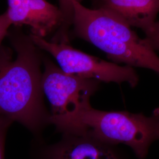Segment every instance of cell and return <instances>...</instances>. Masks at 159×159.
I'll return each instance as SVG.
<instances>
[{
    "mask_svg": "<svg viewBox=\"0 0 159 159\" xmlns=\"http://www.w3.org/2000/svg\"><path fill=\"white\" fill-rule=\"evenodd\" d=\"M16 52L0 47V116L17 121L39 138L51 124L41 87L43 54L30 39L17 30L7 35Z\"/></svg>",
    "mask_w": 159,
    "mask_h": 159,
    "instance_id": "6da1fadb",
    "label": "cell"
},
{
    "mask_svg": "<svg viewBox=\"0 0 159 159\" xmlns=\"http://www.w3.org/2000/svg\"><path fill=\"white\" fill-rule=\"evenodd\" d=\"M51 123L60 133L85 134L112 145L125 144L139 159L146 158L151 145L159 140V107L148 116L102 111L90 104L73 113L51 116Z\"/></svg>",
    "mask_w": 159,
    "mask_h": 159,
    "instance_id": "7a4b0ae2",
    "label": "cell"
},
{
    "mask_svg": "<svg viewBox=\"0 0 159 159\" xmlns=\"http://www.w3.org/2000/svg\"><path fill=\"white\" fill-rule=\"evenodd\" d=\"M75 35L106 54L113 63L146 68L159 74V56L132 27L113 12L73 2Z\"/></svg>",
    "mask_w": 159,
    "mask_h": 159,
    "instance_id": "3957f363",
    "label": "cell"
},
{
    "mask_svg": "<svg viewBox=\"0 0 159 159\" xmlns=\"http://www.w3.org/2000/svg\"><path fill=\"white\" fill-rule=\"evenodd\" d=\"M29 35L34 44L54 57L60 68L67 74L100 82L127 83L131 87L139 83V75L133 67L104 60L77 50L67 43H54Z\"/></svg>",
    "mask_w": 159,
    "mask_h": 159,
    "instance_id": "277c9868",
    "label": "cell"
},
{
    "mask_svg": "<svg viewBox=\"0 0 159 159\" xmlns=\"http://www.w3.org/2000/svg\"><path fill=\"white\" fill-rule=\"evenodd\" d=\"M41 87L50 103L51 116L73 113L90 105V98L99 89L100 81L67 74L43 55Z\"/></svg>",
    "mask_w": 159,
    "mask_h": 159,
    "instance_id": "5b68a950",
    "label": "cell"
},
{
    "mask_svg": "<svg viewBox=\"0 0 159 159\" xmlns=\"http://www.w3.org/2000/svg\"><path fill=\"white\" fill-rule=\"evenodd\" d=\"M48 144L43 137H34L29 159H125L117 148L85 134L63 133Z\"/></svg>",
    "mask_w": 159,
    "mask_h": 159,
    "instance_id": "8992f818",
    "label": "cell"
},
{
    "mask_svg": "<svg viewBox=\"0 0 159 159\" xmlns=\"http://www.w3.org/2000/svg\"><path fill=\"white\" fill-rule=\"evenodd\" d=\"M6 11L11 25L29 26L31 35L41 38L57 31L62 23L60 8L47 0H7Z\"/></svg>",
    "mask_w": 159,
    "mask_h": 159,
    "instance_id": "52a82bcc",
    "label": "cell"
},
{
    "mask_svg": "<svg viewBox=\"0 0 159 159\" xmlns=\"http://www.w3.org/2000/svg\"><path fill=\"white\" fill-rule=\"evenodd\" d=\"M96 8L113 12L131 27L146 33L156 22L159 0H96Z\"/></svg>",
    "mask_w": 159,
    "mask_h": 159,
    "instance_id": "ba28073f",
    "label": "cell"
},
{
    "mask_svg": "<svg viewBox=\"0 0 159 159\" xmlns=\"http://www.w3.org/2000/svg\"><path fill=\"white\" fill-rule=\"evenodd\" d=\"M83 0H58L60 11L62 14V23L57 29L53 38L50 41L54 43H64L69 44L68 32L72 25L74 8L73 2L76 1L81 3Z\"/></svg>",
    "mask_w": 159,
    "mask_h": 159,
    "instance_id": "9c48e42d",
    "label": "cell"
},
{
    "mask_svg": "<svg viewBox=\"0 0 159 159\" xmlns=\"http://www.w3.org/2000/svg\"><path fill=\"white\" fill-rule=\"evenodd\" d=\"M144 34V39L148 45L154 51H159V21L154 23L151 29Z\"/></svg>",
    "mask_w": 159,
    "mask_h": 159,
    "instance_id": "30bf717a",
    "label": "cell"
},
{
    "mask_svg": "<svg viewBox=\"0 0 159 159\" xmlns=\"http://www.w3.org/2000/svg\"><path fill=\"white\" fill-rule=\"evenodd\" d=\"M13 121L9 119L0 116V159H4V148L8 129Z\"/></svg>",
    "mask_w": 159,
    "mask_h": 159,
    "instance_id": "8fae6325",
    "label": "cell"
},
{
    "mask_svg": "<svg viewBox=\"0 0 159 159\" xmlns=\"http://www.w3.org/2000/svg\"><path fill=\"white\" fill-rule=\"evenodd\" d=\"M11 25V23L7 12L0 15V47L2 41L7 36Z\"/></svg>",
    "mask_w": 159,
    "mask_h": 159,
    "instance_id": "7c38bea8",
    "label": "cell"
}]
</instances>
